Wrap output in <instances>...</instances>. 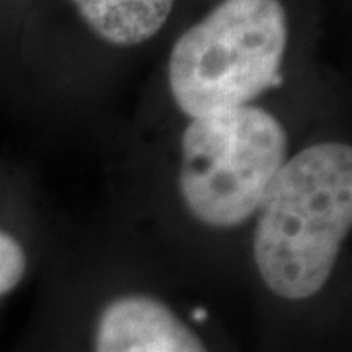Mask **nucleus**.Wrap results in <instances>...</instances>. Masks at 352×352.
I'll use <instances>...</instances> for the list:
<instances>
[{
	"mask_svg": "<svg viewBox=\"0 0 352 352\" xmlns=\"http://www.w3.org/2000/svg\"><path fill=\"white\" fill-rule=\"evenodd\" d=\"M92 352H210L200 335L163 300L126 294L104 305Z\"/></svg>",
	"mask_w": 352,
	"mask_h": 352,
	"instance_id": "obj_4",
	"label": "nucleus"
},
{
	"mask_svg": "<svg viewBox=\"0 0 352 352\" xmlns=\"http://www.w3.org/2000/svg\"><path fill=\"white\" fill-rule=\"evenodd\" d=\"M286 47L282 0H221L173 45V100L190 120L251 106L282 82Z\"/></svg>",
	"mask_w": 352,
	"mask_h": 352,
	"instance_id": "obj_2",
	"label": "nucleus"
},
{
	"mask_svg": "<svg viewBox=\"0 0 352 352\" xmlns=\"http://www.w3.org/2000/svg\"><path fill=\"white\" fill-rule=\"evenodd\" d=\"M82 22L106 43L133 47L155 38L176 0H71Z\"/></svg>",
	"mask_w": 352,
	"mask_h": 352,
	"instance_id": "obj_5",
	"label": "nucleus"
},
{
	"mask_svg": "<svg viewBox=\"0 0 352 352\" xmlns=\"http://www.w3.org/2000/svg\"><path fill=\"white\" fill-rule=\"evenodd\" d=\"M28 270L24 247L10 233L0 229V298L20 286Z\"/></svg>",
	"mask_w": 352,
	"mask_h": 352,
	"instance_id": "obj_6",
	"label": "nucleus"
},
{
	"mask_svg": "<svg viewBox=\"0 0 352 352\" xmlns=\"http://www.w3.org/2000/svg\"><path fill=\"white\" fill-rule=\"evenodd\" d=\"M352 227V147L309 145L280 168L256 212L252 258L264 286L289 302L314 298Z\"/></svg>",
	"mask_w": 352,
	"mask_h": 352,
	"instance_id": "obj_1",
	"label": "nucleus"
},
{
	"mask_svg": "<svg viewBox=\"0 0 352 352\" xmlns=\"http://www.w3.org/2000/svg\"><path fill=\"white\" fill-rule=\"evenodd\" d=\"M286 155V129L258 106L190 120L180 139L178 175L188 214L212 229L247 223L258 212Z\"/></svg>",
	"mask_w": 352,
	"mask_h": 352,
	"instance_id": "obj_3",
	"label": "nucleus"
}]
</instances>
